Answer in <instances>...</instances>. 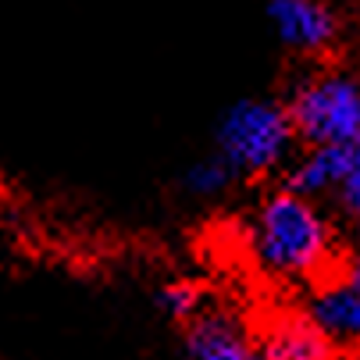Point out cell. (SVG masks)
<instances>
[{
    "label": "cell",
    "mask_w": 360,
    "mask_h": 360,
    "mask_svg": "<svg viewBox=\"0 0 360 360\" xmlns=\"http://www.w3.org/2000/svg\"><path fill=\"white\" fill-rule=\"evenodd\" d=\"M250 246L264 271L282 278H314L332 264L335 232L311 196L278 189L257 207Z\"/></svg>",
    "instance_id": "1"
},
{
    "label": "cell",
    "mask_w": 360,
    "mask_h": 360,
    "mask_svg": "<svg viewBox=\"0 0 360 360\" xmlns=\"http://www.w3.org/2000/svg\"><path fill=\"white\" fill-rule=\"evenodd\" d=\"M296 139L311 143H346L360 136V72L342 65H325L303 75L285 104Z\"/></svg>",
    "instance_id": "2"
},
{
    "label": "cell",
    "mask_w": 360,
    "mask_h": 360,
    "mask_svg": "<svg viewBox=\"0 0 360 360\" xmlns=\"http://www.w3.org/2000/svg\"><path fill=\"white\" fill-rule=\"evenodd\" d=\"M292 122L275 100H239L218 125V158L236 175H264L292 150Z\"/></svg>",
    "instance_id": "3"
},
{
    "label": "cell",
    "mask_w": 360,
    "mask_h": 360,
    "mask_svg": "<svg viewBox=\"0 0 360 360\" xmlns=\"http://www.w3.org/2000/svg\"><path fill=\"white\" fill-rule=\"evenodd\" d=\"M268 18L275 36L296 54H328L342 25L328 0H271Z\"/></svg>",
    "instance_id": "4"
},
{
    "label": "cell",
    "mask_w": 360,
    "mask_h": 360,
    "mask_svg": "<svg viewBox=\"0 0 360 360\" xmlns=\"http://www.w3.org/2000/svg\"><path fill=\"white\" fill-rule=\"evenodd\" d=\"M264 360H335V339L311 314H278L261 339Z\"/></svg>",
    "instance_id": "5"
},
{
    "label": "cell",
    "mask_w": 360,
    "mask_h": 360,
    "mask_svg": "<svg viewBox=\"0 0 360 360\" xmlns=\"http://www.w3.org/2000/svg\"><path fill=\"white\" fill-rule=\"evenodd\" d=\"M349 168H353V139H346V143H311L289 165L285 189L318 200V196L335 193L339 182L349 175Z\"/></svg>",
    "instance_id": "6"
},
{
    "label": "cell",
    "mask_w": 360,
    "mask_h": 360,
    "mask_svg": "<svg viewBox=\"0 0 360 360\" xmlns=\"http://www.w3.org/2000/svg\"><path fill=\"white\" fill-rule=\"evenodd\" d=\"M189 360H264L257 342L225 314H203L186 335Z\"/></svg>",
    "instance_id": "7"
},
{
    "label": "cell",
    "mask_w": 360,
    "mask_h": 360,
    "mask_svg": "<svg viewBox=\"0 0 360 360\" xmlns=\"http://www.w3.org/2000/svg\"><path fill=\"white\" fill-rule=\"evenodd\" d=\"M311 314L332 339L342 342H360V289L342 282H328L314 292L311 300Z\"/></svg>",
    "instance_id": "8"
},
{
    "label": "cell",
    "mask_w": 360,
    "mask_h": 360,
    "mask_svg": "<svg viewBox=\"0 0 360 360\" xmlns=\"http://www.w3.org/2000/svg\"><path fill=\"white\" fill-rule=\"evenodd\" d=\"M232 179H236V172L221 158H207V161H196L186 172V189L196 193V196H214V193L229 189Z\"/></svg>",
    "instance_id": "9"
},
{
    "label": "cell",
    "mask_w": 360,
    "mask_h": 360,
    "mask_svg": "<svg viewBox=\"0 0 360 360\" xmlns=\"http://www.w3.org/2000/svg\"><path fill=\"white\" fill-rule=\"evenodd\" d=\"M158 303L172 318H193L200 311V289L189 285V282H175V285H165L158 292Z\"/></svg>",
    "instance_id": "10"
},
{
    "label": "cell",
    "mask_w": 360,
    "mask_h": 360,
    "mask_svg": "<svg viewBox=\"0 0 360 360\" xmlns=\"http://www.w3.org/2000/svg\"><path fill=\"white\" fill-rule=\"evenodd\" d=\"M332 196L339 200L342 214L353 218L356 229H360V136H353V168H349V175L339 182V189Z\"/></svg>",
    "instance_id": "11"
},
{
    "label": "cell",
    "mask_w": 360,
    "mask_h": 360,
    "mask_svg": "<svg viewBox=\"0 0 360 360\" xmlns=\"http://www.w3.org/2000/svg\"><path fill=\"white\" fill-rule=\"evenodd\" d=\"M346 282L360 289V246L353 250V257H349V264H346Z\"/></svg>",
    "instance_id": "12"
},
{
    "label": "cell",
    "mask_w": 360,
    "mask_h": 360,
    "mask_svg": "<svg viewBox=\"0 0 360 360\" xmlns=\"http://www.w3.org/2000/svg\"><path fill=\"white\" fill-rule=\"evenodd\" d=\"M346 360H360V342H353V349L346 353Z\"/></svg>",
    "instance_id": "13"
}]
</instances>
